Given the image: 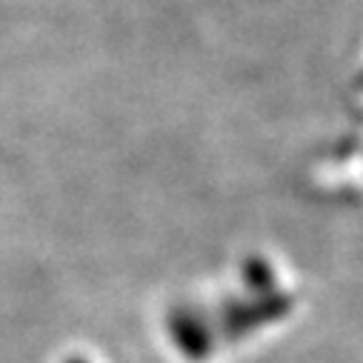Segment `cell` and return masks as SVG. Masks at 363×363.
Here are the masks:
<instances>
[{"instance_id":"6da1fadb","label":"cell","mask_w":363,"mask_h":363,"mask_svg":"<svg viewBox=\"0 0 363 363\" xmlns=\"http://www.w3.org/2000/svg\"><path fill=\"white\" fill-rule=\"evenodd\" d=\"M352 98H354L357 112L363 115V60H360V66H357L354 74H352Z\"/></svg>"}]
</instances>
